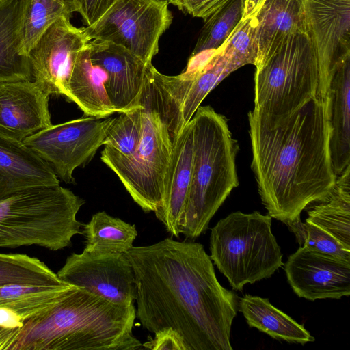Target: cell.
I'll return each instance as SVG.
<instances>
[{
  "instance_id": "cell-1",
  "label": "cell",
  "mask_w": 350,
  "mask_h": 350,
  "mask_svg": "<svg viewBox=\"0 0 350 350\" xmlns=\"http://www.w3.org/2000/svg\"><path fill=\"white\" fill-rule=\"evenodd\" d=\"M135 274L136 317L153 334L171 328L187 350H232L239 297L219 282L203 245L172 237L126 253Z\"/></svg>"
},
{
  "instance_id": "cell-2",
  "label": "cell",
  "mask_w": 350,
  "mask_h": 350,
  "mask_svg": "<svg viewBox=\"0 0 350 350\" xmlns=\"http://www.w3.org/2000/svg\"><path fill=\"white\" fill-rule=\"evenodd\" d=\"M251 167L268 215L284 224L334 188L329 97L316 96L297 113L266 129L248 116Z\"/></svg>"
},
{
  "instance_id": "cell-3",
  "label": "cell",
  "mask_w": 350,
  "mask_h": 350,
  "mask_svg": "<svg viewBox=\"0 0 350 350\" xmlns=\"http://www.w3.org/2000/svg\"><path fill=\"white\" fill-rule=\"evenodd\" d=\"M136 308L72 286L53 305L25 321L10 350H135Z\"/></svg>"
},
{
  "instance_id": "cell-4",
  "label": "cell",
  "mask_w": 350,
  "mask_h": 350,
  "mask_svg": "<svg viewBox=\"0 0 350 350\" xmlns=\"http://www.w3.org/2000/svg\"><path fill=\"white\" fill-rule=\"evenodd\" d=\"M141 137L135 153L119 157L101 153V161L119 178L134 202L146 213L161 205L173 139L178 135V105L162 73L150 64L139 98Z\"/></svg>"
},
{
  "instance_id": "cell-5",
  "label": "cell",
  "mask_w": 350,
  "mask_h": 350,
  "mask_svg": "<svg viewBox=\"0 0 350 350\" xmlns=\"http://www.w3.org/2000/svg\"><path fill=\"white\" fill-rule=\"evenodd\" d=\"M191 122L192 176L179 231L193 240L207 230L211 219L239 185V144L226 118L211 106H199Z\"/></svg>"
},
{
  "instance_id": "cell-6",
  "label": "cell",
  "mask_w": 350,
  "mask_h": 350,
  "mask_svg": "<svg viewBox=\"0 0 350 350\" xmlns=\"http://www.w3.org/2000/svg\"><path fill=\"white\" fill-rule=\"evenodd\" d=\"M85 200L59 185L18 191L0 199V248L36 245L57 251L71 245L83 224Z\"/></svg>"
},
{
  "instance_id": "cell-7",
  "label": "cell",
  "mask_w": 350,
  "mask_h": 350,
  "mask_svg": "<svg viewBox=\"0 0 350 350\" xmlns=\"http://www.w3.org/2000/svg\"><path fill=\"white\" fill-rule=\"evenodd\" d=\"M319 68L306 33L287 40L254 75V107L248 113L256 123L273 129L318 96Z\"/></svg>"
},
{
  "instance_id": "cell-8",
  "label": "cell",
  "mask_w": 350,
  "mask_h": 350,
  "mask_svg": "<svg viewBox=\"0 0 350 350\" xmlns=\"http://www.w3.org/2000/svg\"><path fill=\"white\" fill-rule=\"evenodd\" d=\"M271 219L258 211H237L212 228L210 258L234 290L270 278L284 265Z\"/></svg>"
},
{
  "instance_id": "cell-9",
  "label": "cell",
  "mask_w": 350,
  "mask_h": 350,
  "mask_svg": "<svg viewBox=\"0 0 350 350\" xmlns=\"http://www.w3.org/2000/svg\"><path fill=\"white\" fill-rule=\"evenodd\" d=\"M167 0H114L103 16L85 29L90 40L121 46L146 64L172 22Z\"/></svg>"
},
{
  "instance_id": "cell-10",
  "label": "cell",
  "mask_w": 350,
  "mask_h": 350,
  "mask_svg": "<svg viewBox=\"0 0 350 350\" xmlns=\"http://www.w3.org/2000/svg\"><path fill=\"white\" fill-rule=\"evenodd\" d=\"M114 119L87 116L52 124L23 142L49 163L57 177L73 183L74 170L92 160Z\"/></svg>"
},
{
  "instance_id": "cell-11",
  "label": "cell",
  "mask_w": 350,
  "mask_h": 350,
  "mask_svg": "<svg viewBox=\"0 0 350 350\" xmlns=\"http://www.w3.org/2000/svg\"><path fill=\"white\" fill-rule=\"evenodd\" d=\"M306 33L319 68L318 96L326 97L336 69L350 58V0H301Z\"/></svg>"
},
{
  "instance_id": "cell-12",
  "label": "cell",
  "mask_w": 350,
  "mask_h": 350,
  "mask_svg": "<svg viewBox=\"0 0 350 350\" xmlns=\"http://www.w3.org/2000/svg\"><path fill=\"white\" fill-rule=\"evenodd\" d=\"M57 274L64 282L113 304L126 306L135 301V274L125 253H72Z\"/></svg>"
},
{
  "instance_id": "cell-13",
  "label": "cell",
  "mask_w": 350,
  "mask_h": 350,
  "mask_svg": "<svg viewBox=\"0 0 350 350\" xmlns=\"http://www.w3.org/2000/svg\"><path fill=\"white\" fill-rule=\"evenodd\" d=\"M90 40L85 29L74 26L69 17L58 18L28 54L34 81L49 95L66 97L77 56Z\"/></svg>"
},
{
  "instance_id": "cell-14",
  "label": "cell",
  "mask_w": 350,
  "mask_h": 350,
  "mask_svg": "<svg viewBox=\"0 0 350 350\" xmlns=\"http://www.w3.org/2000/svg\"><path fill=\"white\" fill-rule=\"evenodd\" d=\"M291 288L310 301L350 295V262L299 247L284 263Z\"/></svg>"
},
{
  "instance_id": "cell-15",
  "label": "cell",
  "mask_w": 350,
  "mask_h": 350,
  "mask_svg": "<svg viewBox=\"0 0 350 350\" xmlns=\"http://www.w3.org/2000/svg\"><path fill=\"white\" fill-rule=\"evenodd\" d=\"M49 96L34 81H1L0 134L23 142L51 126Z\"/></svg>"
},
{
  "instance_id": "cell-16",
  "label": "cell",
  "mask_w": 350,
  "mask_h": 350,
  "mask_svg": "<svg viewBox=\"0 0 350 350\" xmlns=\"http://www.w3.org/2000/svg\"><path fill=\"white\" fill-rule=\"evenodd\" d=\"M89 47L92 63L102 67L107 73L105 90L116 113L138 107L150 64L144 63L125 48L109 42L91 40Z\"/></svg>"
},
{
  "instance_id": "cell-17",
  "label": "cell",
  "mask_w": 350,
  "mask_h": 350,
  "mask_svg": "<svg viewBox=\"0 0 350 350\" xmlns=\"http://www.w3.org/2000/svg\"><path fill=\"white\" fill-rule=\"evenodd\" d=\"M193 165V129L191 120L173 139L160 206L154 212L172 237L180 236V226L190 189Z\"/></svg>"
},
{
  "instance_id": "cell-18",
  "label": "cell",
  "mask_w": 350,
  "mask_h": 350,
  "mask_svg": "<svg viewBox=\"0 0 350 350\" xmlns=\"http://www.w3.org/2000/svg\"><path fill=\"white\" fill-rule=\"evenodd\" d=\"M58 185L49 163L23 142L0 134V199L30 187Z\"/></svg>"
},
{
  "instance_id": "cell-19",
  "label": "cell",
  "mask_w": 350,
  "mask_h": 350,
  "mask_svg": "<svg viewBox=\"0 0 350 350\" xmlns=\"http://www.w3.org/2000/svg\"><path fill=\"white\" fill-rule=\"evenodd\" d=\"M252 19L257 51L256 68L289 37L306 33L301 0H265Z\"/></svg>"
},
{
  "instance_id": "cell-20",
  "label": "cell",
  "mask_w": 350,
  "mask_h": 350,
  "mask_svg": "<svg viewBox=\"0 0 350 350\" xmlns=\"http://www.w3.org/2000/svg\"><path fill=\"white\" fill-rule=\"evenodd\" d=\"M29 1H0V81L32 79L29 57L22 51L23 25Z\"/></svg>"
},
{
  "instance_id": "cell-21",
  "label": "cell",
  "mask_w": 350,
  "mask_h": 350,
  "mask_svg": "<svg viewBox=\"0 0 350 350\" xmlns=\"http://www.w3.org/2000/svg\"><path fill=\"white\" fill-rule=\"evenodd\" d=\"M107 78L105 70L92 63L88 44L77 56L66 98L75 103L86 116H110L116 111L105 90Z\"/></svg>"
},
{
  "instance_id": "cell-22",
  "label": "cell",
  "mask_w": 350,
  "mask_h": 350,
  "mask_svg": "<svg viewBox=\"0 0 350 350\" xmlns=\"http://www.w3.org/2000/svg\"><path fill=\"white\" fill-rule=\"evenodd\" d=\"M329 150L337 176L350 165V58L335 71L329 85Z\"/></svg>"
},
{
  "instance_id": "cell-23",
  "label": "cell",
  "mask_w": 350,
  "mask_h": 350,
  "mask_svg": "<svg viewBox=\"0 0 350 350\" xmlns=\"http://www.w3.org/2000/svg\"><path fill=\"white\" fill-rule=\"evenodd\" d=\"M306 221L325 230L350 250V165L338 176L330 193L304 209Z\"/></svg>"
},
{
  "instance_id": "cell-24",
  "label": "cell",
  "mask_w": 350,
  "mask_h": 350,
  "mask_svg": "<svg viewBox=\"0 0 350 350\" xmlns=\"http://www.w3.org/2000/svg\"><path fill=\"white\" fill-rule=\"evenodd\" d=\"M238 310L250 327L273 339L301 345L314 340L303 325L276 308L267 298L247 294L239 299Z\"/></svg>"
},
{
  "instance_id": "cell-25",
  "label": "cell",
  "mask_w": 350,
  "mask_h": 350,
  "mask_svg": "<svg viewBox=\"0 0 350 350\" xmlns=\"http://www.w3.org/2000/svg\"><path fill=\"white\" fill-rule=\"evenodd\" d=\"M82 226L85 240L83 250L88 252L126 253L133 246L137 236L135 224L105 211L96 213Z\"/></svg>"
},
{
  "instance_id": "cell-26",
  "label": "cell",
  "mask_w": 350,
  "mask_h": 350,
  "mask_svg": "<svg viewBox=\"0 0 350 350\" xmlns=\"http://www.w3.org/2000/svg\"><path fill=\"white\" fill-rule=\"evenodd\" d=\"M72 286L60 284L0 286V307L15 311L23 322L57 302Z\"/></svg>"
},
{
  "instance_id": "cell-27",
  "label": "cell",
  "mask_w": 350,
  "mask_h": 350,
  "mask_svg": "<svg viewBox=\"0 0 350 350\" xmlns=\"http://www.w3.org/2000/svg\"><path fill=\"white\" fill-rule=\"evenodd\" d=\"M44 262L23 254L0 253V286L63 282Z\"/></svg>"
},
{
  "instance_id": "cell-28",
  "label": "cell",
  "mask_w": 350,
  "mask_h": 350,
  "mask_svg": "<svg viewBox=\"0 0 350 350\" xmlns=\"http://www.w3.org/2000/svg\"><path fill=\"white\" fill-rule=\"evenodd\" d=\"M75 12L72 0H30L23 25V53L28 55L42 33L58 18H70Z\"/></svg>"
},
{
  "instance_id": "cell-29",
  "label": "cell",
  "mask_w": 350,
  "mask_h": 350,
  "mask_svg": "<svg viewBox=\"0 0 350 350\" xmlns=\"http://www.w3.org/2000/svg\"><path fill=\"white\" fill-rule=\"evenodd\" d=\"M245 0H231L205 20L192 55L221 47L241 21Z\"/></svg>"
},
{
  "instance_id": "cell-30",
  "label": "cell",
  "mask_w": 350,
  "mask_h": 350,
  "mask_svg": "<svg viewBox=\"0 0 350 350\" xmlns=\"http://www.w3.org/2000/svg\"><path fill=\"white\" fill-rule=\"evenodd\" d=\"M116 117L103 142L101 153L119 157H129L135 153L141 137L142 105Z\"/></svg>"
},
{
  "instance_id": "cell-31",
  "label": "cell",
  "mask_w": 350,
  "mask_h": 350,
  "mask_svg": "<svg viewBox=\"0 0 350 350\" xmlns=\"http://www.w3.org/2000/svg\"><path fill=\"white\" fill-rule=\"evenodd\" d=\"M224 51L230 57L237 70L247 64H255L257 51L254 40L253 19L241 20L223 44Z\"/></svg>"
},
{
  "instance_id": "cell-32",
  "label": "cell",
  "mask_w": 350,
  "mask_h": 350,
  "mask_svg": "<svg viewBox=\"0 0 350 350\" xmlns=\"http://www.w3.org/2000/svg\"><path fill=\"white\" fill-rule=\"evenodd\" d=\"M306 234L303 245L320 253L350 262V250L320 227L305 221Z\"/></svg>"
},
{
  "instance_id": "cell-33",
  "label": "cell",
  "mask_w": 350,
  "mask_h": 350,
  "mask_svg": "<svg viewBox=\"0 0 350 350\" xmlns=\"http://www.w3.org/2000/svg\"><path fill=\"white\" fill-rule=\"evenodd\" d=\"M231 0H170L180 10L205 20Z\"/></svg>"
},
{
  "instance_id": "cell-34",
  "label": "cell",
  "mask_w": 350,
  "mask_h": 350,
  "mask_svg": "<svg viewBox=\"0 0 350 350\" xmlns=\"http://www.w3.org/2000/svg\"><path fill=\"white\" fill-rule=\"evenodd\" d=\"M75 12L80 14L84 23L91 26L107 11L114 0H72Z\"/></svg>"
},
{
  "instance_id": "cell-35",
  "label": "cell",
  "mask_w": 350,
  "mask_h": 350,
  "mask_svg": "<svg viewBox=\"0 0 350 350\" xmlns=\"http://www.w3.org/2000/svg\"><path fill=\"white\" fill-rule=\"evenodd\" d=\"M152 350H187L181 336L174 329L166 328L154 333V337L142 344Z\"/></svg>"
},
{
  "instance_id": "cell-36",
  "label": "cell",
  "mask_w": 350,
  "mask_h": 350,
  "mask_svg": "<svg viewBox=\"0 0 350 350\" xmlns=\"http://www.w3.org/2000/svg\"><path fill=\"white\" fill-rule=\"evenodd\" d=\"M23 323V321L15 311L8 308L0 307V327L19 328Z\"/></svg>"
},
{
  "instance_id": "cell-37",
  "label": "cell",
  "mask_w": 350,
  "mask_h": 350,
  "mask_svg": "<svg viewBox=\"0 0 350 350\" xmlns=\"http://www.w3.org/2000/svg\"><path fill=\"white\" fill-rule=\"evenodd\" d=\"M19 329L20 327L11 329L0 327V350H10Z\"/></svg>"
},
{
  "instance_id": "cell-38",
  "label": "cell",
  "mask_w": 350,
  "mask_h": 350,
  "mask_svg": "<svg viewBox=\"0 0 350 350\" xmlns=\"http://www.w3.org/2000/svg\"><path fill=\"white\" fill-rule=\"evenodd\" d=\"M265 0H245L241 20L254 17L260 10Z\"/></svg>"
},
{
  "instance_id": "cell-39",
  "label": "cell",
  "mask_w": 350,
  "mask_h": 350,
  "mask_svg": "<svg viewBox=\"0 0 350 350\" xmlns=\"http://www.w3.org/2000/svg\"><path fill=\"white\" fill-rule=\"evenodd\" d=\"M0 1H1V0H0Z\"/></svg>"
}]
</instances>
